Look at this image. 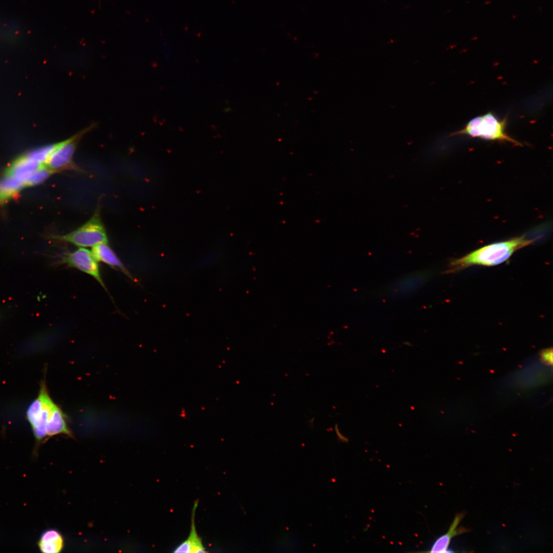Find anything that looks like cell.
Returning a JSON list of instances; mask_svg holds the SVG:
<instances>
[{"mask_svg": "<svg viewBox=\"0 0 553 553\" xmlns=\"http://www.w3.org/2000/svg\"><path fill=\"white\" fill-rule=\"evenodd\" d=\"M198 506V501H196L193 505L190 529L187 539L177 546L174 552H206L203 545L202 541L197 533L195 525V513Z\"/></svg>", "mask_w": 553, "mask_h": 553, "instance_id": "9c48e42d", "label": "cell"}, {"mask_svg": "<svg viewBox=\"0 0 553 553\" xmlns=\"http://www.w3.org/2000/svg\"><path fill=\"white\" fill-rule=\"evenodd\" d=\"M53 238L59 241L68 242L81 247H93L100 243H108V237L99 208L80 227L67 234L56 236Z\"/></svg>", "mask_w": 553, "mask_h": 553, "instance_id": "277c9868", "label": "cell"}, {"mask_svg": "<svg viewBox=\"0 0 553 553\" xmlns=\"http://www.w3.org/2000/svg\"><path fill=\"white\" fill-rule=\"evenodd\" d=\"M25 185V183L20 179L10 176H7L0 182V203H3L14 195Z\"/></svg>", "mask_w": 553, "mask_h": 553, "instance_id": "4fadbf2b", "label": "cell"}, {"mask_svg": "<svg viewBox=\"0 0 553 553\" xmlns=\"http://www.w3.org/2000/svg\"><path fill=\"white\" fill-rule=\"evenodd\" d=\"M37 546L42 553H59L64 548L65 541L62 534L56 529L44 531L37 541Z\"/></svg>", "mask_w": 553, "mask_h": 553, "instance_id": "30bf717a", "label": "cell"}, {"mask_svg": "<svg viewBox=\"0 0 553 553\" xmlns=\"http://www.w3.org/2000/svg\"><path fill=\"white\" fill-rule=\"evenodd\" d=\"M82 134L76 135L69 139L58 143L57 146L51 154L45 164L51 171L61 170L71 164L78 140Z\"/></svg>", "mask_w": 553, "mask_h": 553, "instance_id": "8992f818", "label": "cell"}, {"mask_svg": "<svg viewBox=\"0 0 553 553\" xmlns=\"http://www.w3.org/2000/svg\"><path fill=\"white\" fill-rule=\"evenodd\" d=\"M492 1H486V2H485L484 3V4H485V5H487V4H491V3H492Z\"/></svg>", "mask_w": 553, "mask_h": 553, "instance_id": "e0dca14e", "label": "cell"}, {"mask_svg": "<svg viewBox=\"0 0 553 553\" xmlns=\"http://www.w3.org/2000/svg\"><path fill=\"white\" fill-rule=\"evenodd\" d=\"M516 17H517V16H516V15H513V16H512V18H516Z\"/></svg>", "mask_w": 553, "mask_h": 553, "instance_id": "ac0fdd59", "label": "cell"}, {"mask_svg": "<svg viewBox=\"0 0 553 553\" xmlns=\"http://www.w3.org/2000/svg\"><path fill=\"white\" fill-rule=\"evenodd\" d=\"M44 167L46 166L31 160L25 155L13 162L8 169L6 174L7 176L16 177L25 183L33 173Z\"/></svg>", "mask_w": 553, "mask_h": 553, "instance_id": "7c38bea8", "label": "cell"}, {"mask_svg": "<svg viewBox=\"0 0 553 553\" xmlns=\"http://www.w3.org/2000/svg\"><path fill=\"white\" fill-rule=\"evenodd\" d=\"M533 242L524 235L508 240L492 243L453 260L448 272H455L474 265L493 266L507 261L518 250Z\"/></svg>", "mask_w": 553, "mask_h": 553, "instance_id": "7a4b0ae2", "label": "cell"}, {"mask_svg": "<svg viewBox=\"0 0 553 553\" xmlns=\"http://www.w3.org/2000/svg\"><path fill=\"white\" fill-rule=\"evenodd\" d=\"M61 262L69 267L76 268L91 275L108 292L101 275L98 261L92 251L81 247L74 251L66 253L62 258Z\"/></svg>", "mask_w": 553, "mask_h": 553, "instance_id": "5b68a950", "label": "cell"}, {"mask_svg": "<svg viewBox=\"0 0 553 553\" xmlns=\"http://www.w3.org/2000/svg\"><path fill=\"white\" fill-rule=\"evenodd\" d=\"M429 273L426 270L406 275L393 283L386 291L391 297H404L414 293L426 283Z\"/></svg>", "mask_w": 553, "mask_h": 553, "instance_id": "52a82bcc", "label": "cell"}, {"mask_svg": "<svg viewBox=\"0 0 553 553\" xmlns=\"http://www.w3.org/2000/svg\"><path fill=\"white\" fill-rule=\"evenodd\" d=\"M26 415L37 447L56 435L74 437L67 414L50 396L45 381L40 385L37 397L29 406Z\"/></svg>", "mask_w": 553, "mask_h": 553, "instance_id": "6da1fadb", "label": "cell"}, {"mask_svg": "<svg viewBox=\"0 0 553 553\" xmlns=\"http://www.w3.org/2000/svg\"><path fill=\"white\" fill-rule=\"evenodd\" d=\"M463 513H458L456 515L452 523H451L447 533L439 537L433 543L429 552H448V547L452 538L459 535L470 531L465 527H458L459 524L464 517Z\"/></svg>", "mask_w": 553, "mask_h": 553, "instance_id": "8fae6325", "label": "cell"}, {"mask_svg": "<svg viewBox=\"0 0 553 553\" xmlns=\"http://www.w3.org/2000/svg\"><path fill=\"white\" fill-rule=\"evenodd\" d=\"M52 171L46 167L41 168L33 173L26 180L25 186L34 185L45 180L51 174Z\"/></svg>", "mask_w": 553, "mask_h": 553, "instance_id": "9a60e30c", "label": "cell"}, {"mask_svg": "<svg viewBox=\"0 0 553 553\" xmlns=\"http://www.w3.org/2000/svg\"><path fill=\"white\" fill-rule=\"evenodd\" d=\"M92 252L97 261L102 262L115 269L120 270L129 279L135 281L129 270L107 243H100L93 246Z\"/></svg>", "mask_w": 553, "mask_h": 553, "instance_id": "ba28073f", "label": "cell"}, {"mask_svg": "<svg viewBox=\"0 0 553 553\" xmlns=\"http://www.w3.org/2000/svg\"><path fill=\"white\" fill-rule=\"evenodd\" d=\"M506 119H500L492 112H488L470 120L463 129L453 133L451 136L467 135L487 140L508 142L521 146V142L506 132Z\"/></svg>", "mask_w": 553, "mask_h": 553, "instance_id": "3957f363", "label": "cell"}, {"mask_svg": "<svg viewBox=\"0 0 553 553\" xmlns=\"http://www.w3.org/2000/svg\"><path fill=\"white\" fill-rule=\"evenodd\" d=\"M57 144L58 143L49 145L38 148L30 152L27 154L26 156L31 160L45 166L46 162L57 147Z\"/></svg>", "mask_w": 553, "mask_h": 553, "instance_id": "5bb4252c", "label": "cell"}, {"mask_svg": "<svg viewBox=\"0 0 553 553\" xmlns=\"http://www.w3.org/2000/svg\"><path fill=\"white\" fill-rule=\"evenodd\" d=\"M542 358L546 363L551 364L552 361V349L544 350L541 353Z\"/></svg>", "mask_w": 553, "mask_h": 553, "instance_id": "2e32d148", "label": "cell"}]
</instances>
